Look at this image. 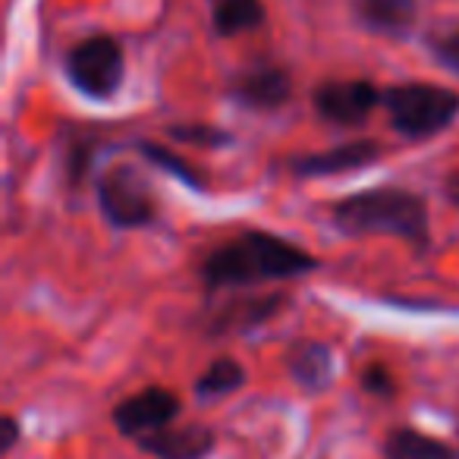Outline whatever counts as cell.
Returning <instances> with one entry per match:
<instances>
[{"mask_svg": "<svg viewBox=\"0 0 459 459\" xmlns=\"http://www.w3.org/2000/svg\"><path fill=\"white\" fill-rule=\"evenodd\" d=\"M321 268L318 255L290 243L281 233L246 230L239 237L214 246L198 262V281L204 293L214 296L223 290H249L262 283L299 281Z\"/></svg>", "mask_w": 459, "mask_h": 459, "instance_id": "1", "label": "cell"}, {"mask_svg": "<svg viewBox=\"0 0 459 459\" xmlns=\"http://www.w3.org/2000/svg\"><path fill=\"white\" fill-rule=\"evenodd\" d=\"M331 223L346 239L394 237L412 252L431 249V214L419 192L403 186H375L331 204Z\"/></svg>", "mask_w": 459, "mask_h": 459, "instance_id": "2", "label": "cell"}, {"mask_svg": "<svg viewBox=\"0 0 459 459\" xmlns=\"http://www.w3.org/2000/svg\"><path fill=\"white\" fill-rule=\"evenodd\" d=\"M390 129L409 142L434 139L459 117V95L434 82H400L381 91Z\"/></svg>", "mask_w": 459, "mask_h": 459, "instance_id": "3", "label": "cell"}, {"mask_svg": "<svg viewBox=\"0 0 459 459\" xmlns=\"http://www.w3.org/2000/svg\"><path fill=\"white\" fill-rule=\"evenodd\" d=\"M98 208L114 230H145L158 221L154 189L133 164H114L98 177Z\"/></svg>", "mask_w": 459, "mask_h": 459, "instance_id": "4", "label": "cell"}, {"mask_svg": "<svg viewBox=\"0 0 459 459\" xmlns=\"http://www.w3.org/2000/svg\"><path fill=\"white\" fill-rule=\"evenodd\" d=\"M123 73H126L123 51L108 35L79 41L70 51V57H66V76H70L73 89L82 91L91 101L114 98L123 85Z\"/></svg>", "mask_w": 459, "mask_h": 459, "instance_id": "5", "label": "cell"}, {"mask_svg": "<svg viewBox=\"0 0 459 459\" xmlns=\"http://www.w3.org/2000/svg\"><path fill=\"white\" fill-rule=\"evenodd\" d=\"M290 306V293L283 290H271V293H252L237 296V299L223 302V306L211 308L202 321V333L208 340H239L249 333L262 331L264 325L283 315Z\"/></svg>", "mask_w": 459, "mask_h": 459, "instance_id": "6", "label": "cell"}, {"mask_svg": "<svg viewBox=\"0 0 459 459\" xmlns=\"http://www.w3.org/2000/svg\"><path fill=\"white\" fill-rule=\"evenodd\" d=\"M179 409H183V403H179V396L173 390L152 384V387L117 403L114 412H110V421H114L120 437L135 444V440L148 437V434H158L164 428H170L179 419Z\"/></svg>", "mask_w": 459, "mask_h": 459, "instance_id": "7", "label": "cell"}, {"mask_svg": "<svg viewBox=\"0 0 459 459\" xmlns=\"http://www.w3.org/2000/svg\"><path fill=\"white\" fill-rule=\"evenodd\" d=\"M312 104L321 120L333 126H362L381 104V91L368 79H333L315 89Z\"/></svg>", "mask_w": 459, "mask_h": 459, "instance_id": "8", "label": "cell"}, {"mask_svg": "<svg viewBox=\"0 0 459 459\" xmlns=\"http://www.w3.org/2000/svg\"><path fill=\"white\" fill-rule=\"evenodd\" d=\"M384 148L371 139H352L343 145L325 148V152L312 154H296L287 160V170L299 179H321V177H340V173L365 170V167L377 164Z\"/></svg>", "mask_w": 459, "mask_h": 459, "instance_id": "9", "label": "cell"}, {"mask_svg": "<svg viewBox=\"0 0 459 459\" xmlns=\"http://www.w3.org/2000/svg\"><path fill=\"white\" fill-rule=\"evenodd\" d=\"M230 98L246 110H281L293 98V79L283 66H252L230 82Z\"/></svg>", "mask_w": 459, "mask_h": 459, "instance_id": "10", "label": "cell"}, {"mask_svg": "<svg viewBox=\"0 0 459 459\" xmlns=\"http://www.w3.org/2000/svg\"><path fill=\"white\" fill-rule=\"evenodd\" d=\"M283 365H287V375L293 377V384L308 396H321L331 390L333 377H337V368H333V350L325 340H296L293 346L283 356Z\"/></svg>", "mask_w": 459, "mask_h": 459, "instance_id": "11", "label": "cell"}, {"mask_svg": "<svg viewBox=\"0 0 459 459\" xmlns=\"http://www.w3.org/2000/svg\"><path fill=\"white\" fill-rule=\"evenodd\" d=\"M135 446L154 459H208L217 450V437L208 425H170L135 440Z\"/></svg>", "mask_w": 459, "mask_h": 459, "instance_id": "12", "label": "cell"}, {"mask_svg": "<svg viewBox=\"0 0 459 459\" xmlns=\"http://www.w3.org/2000/svg\"><path fill=\"white\" fill-rule=\"evenodd\" d=\"M381 453L384 459H459V453L450 444H444L434 434H425L409 425L387 431Z\"/></svg>", "mask_w": 459, "mask_h": 459, "instance_id": "13", "label": "cell"}, {"mask_svg": "<svg viewBox=\"0 0 459 459\" xmlns=\"http://www.w3.org/2000/svg\"><path fill=\"white\" fill-rule=\"evenodd\" d=\"M246 377L249 375H246L243 362H237L233 356H217L214 362L195 377L192 394H195L198 403H214L230 394H237V390L246 384Z\"/></svg>", "mask_w": 459, "mask_h": 459, "instance_id": "14", "label": "cell"}, {"mask_svg": "<svg viewBox=\"0 0 459 459\" xmlns=\"http://www.w3.org/2000/svg\"><path fill=\"white\" fill-rule=\"evenodd\" d=\"M419 0H359V20L381 35L409 32Z\"/></svg>", "mask_w": 459, "mask_h": 459, "instance_id": "15", "label": "cell"}, {"mask_svg": "<svg viewBox=\"0 0 459 459\" xmlns=\"http://www.w3.org/2000/svg\"><path fill=\"white\" fill-rule=\"evenodd\" d=\"M208 4H211V20H214L217 35H223V39H233L239 32H252L264 20L262 0H208Z\"/></svg>", "mask_w": 459, "mask_h": 459, "instance_id": "16", "label": "cell"}, {"mask_svg": "<svg viewBox=\"0 0 459 459\" xmlns=\"http://www.w3.org/2000/svg\"><path fill=\"white\" fill-rule=\"evenodd\" d=\"M135 152L142 154V160H145V164H152V167H158V170H164L167 177H173L177 183L189 186V189H195V192L208 189V177H204V173L198 170V167H192L186 158H179L177 152H170V148L158 145V142L142 139V142H135Z\"/></svg>", "mask_w": 459, "mask_h": 459, "instance_id": "17", "label": "cell"}, {"mask_svg": "<svg viewBox=\"0 0 459 459\" xmlns=\"http://www.w3.org/2000/svg\"><path fill=\"white\" fill-rule=\"evenodd\" d=\"M95 154H98V145L89 139H73L70 152L64 158V170H66V186L70 189H85V179L91 173V164H95Z\"/></svg>", "mask_w": 459, "mask_h": 459, "instance_id": "18", "label": "cell"}, {"mask_svg": "<svg viewBox=\"0 0 459 459\" xmlns=\"http://www.w3.org/2000/svg\"><path fill=\"white\" fill-rule=\"evenodd\" d=\"M173 142H186V145H198V148H227L233 145V135L221 126H208V123H183V126H170L167 129Z\"/></svg>", "mask_w": 459, "mask_h": 459, "instance_id": "19", "label": "cell"}, {"mask_svg": "<svg viewBox=\"0 0 459 459\" xmlns=\"http://www.w3.org/2000/svg\"><path fill=\"white\" fill-rule=\"evenodd\" d=\"M359 384H362L365 394H368V396H377V400H394V396L400 394V384H396L394 371H390L384 362H371L368 368L362 371Z\"/></svg>", "mask_w": 459, "mask_h": 459, "instance_id": "20", "label": "cell"}, {"mask_svg": "<svg viewBox=\"0 0 459 459\" xmlns=\"http://www.w3.org/2000/svg\"><path fill=\"white\" fill-rule=\"evenodd\" d=\"M428 48H431L434 60H437L440 66L459 73V26H450V29H444V32H437Z\"/></svg>", "mask_w": 459, "mask_h": 459, "instance_id": "21", "label": "cell"}, {"mask_svg": "<svg viewBox=\"0 0 459 459\" xmlns=\"http://www.w3.org/2000/svg\"><path fill=\"white\" fill-rule=\"evenodd\" d=\"M20 437H22L20 419H16V415H4V419H0V453H4V456L13 453Z\"/></svg>", "mask_w": 459, "mask_h": 459, "instance_id": "22", "label": "cell"}, {"mask_svg": "<svg viewBox=\"0 0 459 459\" xmlns=\"http://www.w3.org/2000/svg\"><path fill=\"white\" fill-rule=\"evenodd\" d=\"M440 195H444V202H446V204L459 208V170L446 173V177H444V186H440Z\"/></svg>", "mask_w": 459, "mask_h": 459, "instance_id": "23", "label": "cell"}]
</instances>
